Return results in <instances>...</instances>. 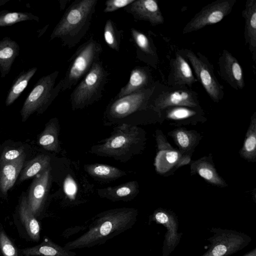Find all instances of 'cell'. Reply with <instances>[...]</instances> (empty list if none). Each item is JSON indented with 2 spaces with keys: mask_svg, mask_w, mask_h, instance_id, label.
I'll list each match as a JSON object with an SVG mask.
<instances>
[{
  "mask_svg": "<svg viewBox=\"0 0 256 256\" xmlns=\"http://www.w3.org/2000/svg\"><path fill=\"white\" fill-rule=\"evenodd\" d=\"M97 2V0H74L54 28L50 40L60 38L69 48L77 45L90 29Z\"/></svg>",
  "mask_w": 256,
  "mask_h": 256,
  "instance_id": "7a4b0ae2",
  "label": "cell"
},
{
  "mask_svg": "<svg viewBox=\"0 0 256 256\" xmlns=\"http://www.w3.org/2000/svg\"><path fill=\"white\" fill-rule=\"evenodd\" d=\"M26 256H74L75 254L64 247L45 239L40 244L22 250Z\"/></svg>",
  "mask_w": 256,
  "mask_h": 256,
  "instance_id": "7402d4cb",
  "label": "cell"
},
{
  "mask_svg": "<svg viewBox=\"0 0 256 256\" xmlns=\"http://www.w3.org/2000/svg\"><path fill=\"white\" fill-rule=\"evenodd\" d=\"M136 181L128 182L116 186L98 190V195L112 200H126L134 198L138 192Z\"/></svg>",
  "mask_w": 256,
  "mask_h": 256,
  "instance_id": "44dd1931",
  "label": "cell"
},
{
  "mask_svg": "<svg viewBox=\"0 0 256 256\" xmlns=\"http://www.w3.org/2000/svg\"><path fill=\"white\" fill-rule=\"evenodd\" d=\"M196 92L188 90H178L162 92L155 100L154 108L163 109L172 106L195 107L198 106Z\"/></svg>",
  "mask_w": 256,
  "mask_h": 256,
  "instance_id": "9a60e30c",
  "label": "cell"
},
{
  "mask_svg": "<svg viewBox=\"0 0 256 256\" xmlns=\"http://www.w3.org/2000/svg\"><path fill=\"white\" fill-rule=\"evenodd\" d=\"M135 0H108L105 2V13L114 12L118 10L124 8L132 3Z\"/></svg>",
  "mask_w": 256,
  "mask_h": 256,
  "instance_id": "d6a6232c",
  "label": "cell"
},
{
  "mask_svg": "<svg viewBox=\"0 0 256 256\" xmlns=\"http://www.w3.org/2000/svg\"><path fill=\"white\" fill-rule=\"evenodd\" d=\"M179 154L176 151L170 150L167 152L165 154V160L166 162L170 164H172L176 162L178 160Z\"/></svg>",
  "mask_w": 256,
  "mask_h": 256,
  "instance_id": "74e56055",
  "label": "cell"
},
{
  "mask_svg": "<svg viewBox=\"0 0 256 256\" xmlns=\"http://www.w3.org/2000/svg\"><path fill=\"white\" fill-rule=\"evenodd\" d=\"M236 0H217L205 6L186 24L184 34L197 31L204 27L217 24L232 11Z\"/></svg>",
  "mask_w": 256,
  "mask_h": 256,
  "instance_id": "9c48e42d",
  "label": "cell"
},
{
  "mask_svg": "<svg viewBox=\"0 0 256 256\" xmlns=\"http://www.w3.org/2000/svg\"><path fill=\"white\" fill-rule=\"evenodd\" d=\"M108 76L102 62L98 60L94 63L70 94L72 110L82 109L98 101L102 96Z\"/></svg>",
  "mask_w": 256,
  "mask_h": 256,
  "instance_id": "5b68a950",
  "label": "cell"
},
{
  "mask_svg": "<svg viewBox=\"0 0 256 256\" xmlns=\"http://www.w3.org/2000/svg\"><path fill=\"white\" fill-rule=\"evenodd\" d=\"M198 174L203 178L210 182L214 180L215 174L210 168L206 166H202L198 168Z\"/></svg>",
  "mask_w": 256,
  "mask_h": 256,
  "instance_id": "8d00e7d4",
  "label": "cell"
},
{
  "mask_svg": "<svg viewBox=\"0 0 256 256\" xmlns=\"http://www.w3.org/2000/svg\"><path fill=\"white\" fill-rule=\"evenodd\" d=\"M38 68L32 67L28 70H23L16 78L8 91L6 100V105L12 104L27 87L28 84L34 74Z\"/></svg>",
  "mask_w": 256,
  "mask_h": 256,
  "instance_id": "603a6c76",
  "label": "cell"
},
{
  "mask_svg": "<svg viewBox=\"0 0 256 256\" xmlns=\"http://www.w3.org/2000/svg\"><path fill=\"white\" fill-rule=\"evenodd\" d=\"M20 50L18 42L8 36L0 40V73L2 78L9 74Z\"/></svg>",
  "mask_w": 256,
  "mask_h": 256,
  "instance_id": "d6986e66",
  "label": "cell"
},
{
  "mask_svg": "<svg viewBox=\"0 0 256 256\" xmlns=\"http://www.w3.org/2000/svg\"><path fill=\"white\" fill-rule=\"evenodd\" d=\"M219 74L222 78L231 87L236 90L242 89L245 86L242 66L231 53L224 50L219 58Z\"/></svg>",
  "mask_w": 256,
  "mask_h": 256,
  "instance_id": "7c38bea8",
  "label": "cell"
},
{
  "mask_svg": "<svg viewBox=\"0 0 256 256\" xmlns=\"http://www.w3.org/2000/svg\"><path fill=\"white\" fill-rule=\"evenodd\" d=\"M130 32L138 58L144 61L146 58L156 56V52L152 42L145 34L134 28L130 29Z\"/></svg>",
  "mask_w": 256,
  "mask_h": 256,
  "instance_id": "4316f807",
  "label": "cell"
},
{
  "mask_svg": "<svg viewBox=\"0 0 256 256\" xmlns=\"http://www.w3.org/2000/svg\"><path fill=\"white\" fill-rule=\"evenodd\" d=\"M24 151L22 149H12L4 152L2 154L0 162H6L14 160L23 154Z\"/></svg>",
  "mask_w": 256,
  "mask_h": 256,
  "instance_id": "836d02e7",
  "label": "cell"
},
{
  "mask_svg": "<svg viewBox=\"0 0 256 256\" xmlns=\"http://www.w3.org/2000/svg\"><path fill=\"white\" fill-rule=\"evenodd\" d=\"M51 168L48 167L34 180L30 188L27 202L34 216L40 212L48 191Z\"/></svg>",
  "mask_w": 256,
  "mask_h": 256,
  "instance_id": "5bb4252c",
  "label": "cell"
},
{
  "mask_svg": "<svg viewBox=\"0 0 256 256\" xmlns=\"http://www.w3.org/2000/svg\"><path fill=\"white\" fill-rule=\"evenodd\" d=\"M242 256H256V248H254Z\"/></svg>",
  "mask_w": 256,
  "mask_h": 256,
  "instance_id": "f35d334b",
  "label": "cell"
},
{
  "mask_svg": "<svg viewBox=\"0 0 256 256\" xmlns=\"http://www.w3.org/2000/svg\"><path fill=\"white\" fill-rule=\"evenodd\" d=\"M180 53L190 62L197 79L211 99L215 102L221 100L224 95V88L216 77L208 60L200 53L196 54L190 50L185 49Z\"/></svg>",
  "mask_w": 256,
  "mask_h": 256,
  "instance_id": "ba28073f",
  "label": "cell"
},
{
  "mask_svg": "<svg viewBox=\"0 0 256 256\" xmlns=\"http://www.w3.org/2000/svg\"><path fill=\"white\" fill-rule=\"evenodd\" d=\"M244 19V37L246 44L252 55L254 60L256 59V0H247L245 8L242 11Z\"/></svg>",
  "mask_w": 256,
  "mask_h": 256,
  "instance_id": "e0dca14e",
  "label": "cell"
},
{
  "mask_svg": "<svg viewBox=\"0 0 256 256\" xmlns=\"http://www.w3.org/2000/svg\"><path fill=\"white\" fill-rule=\"evenodd\" d=\"M124 8L136 20L148 21L153 26L164 22L160 7L154 0H135Z\"/></svg>",
  "mask_w": 256,
  "mask_h": 256,
  "instance_id": "4fadbf2b",
  "label": "cell"
},
{
  "mask_svg": "<svg viewBox=\"0 0 256 256\" xmlns=\"http://www.w3.org/2000/svg\"><path fill=\"white\" fill-rule=\"evenodd\" d=\"M170 66L171 71L169 82H172L171 85L191 87L197 81L190 66L180 54H176L175 58L171 60Z\"/></svg>",
  "mask_w": 256,
  "mask_h": 256,
  "instance_id": "2e32d148",
  "label": "cell"
},
{
  "mask_svg": "<svg viewBox=\"0 0 256 256\" xmlns=\"http://www.w3.org/2000/svg\"><path fill=\"white\" fill-rule=\"evenodd\" d=\"M50 158L40 155L29 161L21 172L20 181L22 182L40 174L50 167Z\"/></svg>",
  "mask_w": 256,
  "mask_h": 256,
  "instance_id": "83f0119b",
  "label": "cell"
},
{
  "mask_svg": "<svg viewBox=\"0 0 256 256\" xmlns=\"http://www.w3.org/2000/svg\"><path fill=\"white\" fill-rule=\"evenodd\" d=\"M9 1L10 0H0V6L5 4Z\"/></svg>",
  "mask_w": 256,
  "mask_h": 256,
  "instance_id": "ab89813d",
  "label": "cell"
},
{
  "mask_svg": "<svg viewBox=\"0 0 256 256\" xmlns=\"http://www.w3.org/2000/svg\"><path fill=\"white\" fill-rule=\"evenodd\" d=\"M18 212L21 220L30 238L34 240H38L40 234V224L30 211L25 196L22 198Z\"/></svg>",
  "mask_w": 256,
  "mask_h": 256,
  "instance_id": "cb8c5ba5",
  "label": "cell"
},
{
  "mask_svg": "<svg viewBox=\"0 0 256 256\" xmlns=\"http://www.w3.org/2000/svg\"><path fill=\"white\" fill-rule=\"evenodd\" d=\"M26 154L10 162H0V190L4 194L14 186L25 162Z\"/></svg>",
  "mask_w": 256,
  "mask_h": 256,
  "instance_id": "ac0fdd59",
  "label": "cell"
},
{
  "mask_svg": "<svg viewBox=\"0 0 256 256\" xmlns=\"http://www.w3.org/2000/svg\"><path fill=\"white\" fill-rule=\"evenodd\" d=\"M58 124L56 118L52 119L39 136L38 144L46 150L56 152L59 150Z\"/></svg>",
  "mask_w": 256,
  "mask_h": 256,
  "instance_id": "d4e9b609",
  "label": "cell"
},
{
  "mask_svg": "<svg viewBox=\"0 0 256 256\" xmlns=\"http://www.w3.org/2000/svg\"><path fill=\"white\" fill-rule=\"evenodd\" d=\"M176 138L178 143L182 148H186L190 146V137L184 132L178 131L176 134Z\"/></svg>",
  "mask_w": 256,
  "mask_h": 256,
  "instance_id": "d590c367",
  "label": "cell"
},
{
  "mask_svg": "<svg viewBox=\"0 0 256 256\" xmlns=\"http://www.w3.org/2000/svg\"><path fill=\"white\" fill-rule=\"evenodd\" d=\"M0 249L4 256H18L16 248L2 231L0 232Z\"/></svg>",
  "mask_w": 256,
  "mask_h": 256,
  "instance_id": "4dcf8cb0",
  "label": "cell"
},
{
  "mask_svg": "<svg viewBox=\"0 0 256 256\" xmlns=\"http://www.w3.org/2000/svg\"><path fill=\"white\" fill-rule=\"evenodd\" d=\"M149 80V72L146 68L135 67L130 72L128 82L120 88L116 98H120L146 88Z\"/></svg>",
  "mask_w": 256,
  "mask_h": 256,
  "instance_id": "ffe728a7",
  "label": "cell"
},
{
  "mask_svg": "<svg viewBox=\"0 0 256 256\" xmlns=\"http://www.w3.org/2000/svg\"><path fill=\"white\" fill-rule=\"evenodd\" d=\"M137 214V210L132 208H116L102 212L85 233L67 243L64 248L70 250L103 244L132 227Z\"/></svg>",
  "mask_w": 256,
  "mask_h": 256,
  "instance_id": "6da1fadb",
  "label": "cell"
},
{
  "mask_svg": "<svg viewBox=\"0 0 256 256\" xmlns=\"http://www.w3.org/2000/svg\"><path fill=\"white\" fill-rule=\"evenodd\" d=\"M208 238V250L200 256H230L246 248L252 241L247 234L234 230L212 228Z\"/></svg>",
  "mask_w": 256,
  "mask_h": 256,
  "instance_id": "52a82bcc",
  "label": "cell"
},
{
  "mask_svg": "<svg viewBox=\"0 0 256 256\" xmlns=\"http://www.w3.org/2000/svg\"><path fill=\"white\" fill-rule=\"evenodd\" d=\"M152 220L166 228L162 246V256H168L180 243L182 234L178 232L176 218L172 212L162 210L154 213Z\"/></svg>",
  "mask_w": 256,
  "mask_h": 256,
  "instance_id": "8fae6325",
  "label": "cell"
},
{
  "mask_svg": "<svg viewBox=\"0 0 256 256\" xmlns=\"http://www.w3.org/2000/svg\"><path fill=\"white\" fill-rule=\"evenodd\" d=\"M58 74L59 72L56 70L38 80L20 110L22 122L35 112H44L58 96L62 90L61 80L55 85Z\"/></svg>",
  "mask_w": 256,
  "mask_h": 256,
  "instance_id": "8992f818",
  "label": "cell"
},
{
  "mask_svg": "<svg viewBox=\"0 0 256 256\" xmlns=\"http://www.w3.org/2000/svg\"><path fill=\"white\" fill-rule=\"evenodd\" d=\"M84 169L90 176L105 180H114L126 174L115 166L101 164H86Z\"/></svg>",
  "mask_w": 256,
  "mask_h": 256,
  "instance_id": "484cf974",
  "label": "cell"
},
{
  "mask_svg": "<svg viewBox=\"0 0 256 256\" xmlns=\"http://www.w3.org/2000/svg\"><path fill=\"white\" fill-rule=\"evenodd\" d=\"M27 20L39 22V18L29 12L0 11V26H10Z\"/></svg>",
  "mask_w": 256,
  "mask_h": 256,
  "instance_id": "f1b7e54d",
  "label": "cell"
},
{
  "mask_svg": "<svg viewBox=\"0 0 256 256\" xmlns=\"http://www.w3.org/2000/svg\"><path fill=\"white\" fill-rule=\"evenodd\" d=\"M152 93L150 88H144L116 98L108 108L107 114L114 118H126L142 108L146 104Z\"/></svg>",
  "mask_w": 256,
  "mask_h": 256,
  "instance_id": "30bf717a",
  "label": "cell"
},
{
  "mask_svg": "<svg viewBox=\"0 0 256 256\" xmlns=\"http://www.w3.org/2000/svg\"><path fill=\"white\" fill-rule=\"evenodd\" d=\"M256 146V138L254 133H250L248 135L245 140L244 150L247 154H251L255 152Z\"/></svg>",
  "mask_w": 256,
  "mask_h": 256,
  "instance_id": "e575fe53",
  "label": "cell"
},
{
  "mask_svg": "<svg viewBox=\"0 0 256 256\" xmlns=\"http://www.w3.org/2000/svg\"><path fill=\"white\" fill-rule=\"evenodd\" d=\"M102 52L100 44L93 36L79 46L68 60L70 62L62 81V92L78 84L90 70L94 64L100 60Z\"/></svg>",
  "mask_w": 256,
  "mask_h": 256,
  "instance_id": "277c9868",
  "label": "cell"
},
{
  "mask_svg": "<svg viewBox=\"0 0 256 256\" xmlns=\"http://www.w3.org/2000/svg\"><path fill=\"white\" fill-rule=\"evenodd\" d=\"M142 140L138 128L122 124L115 128L110 136L102 144L93 146L91 152L126 162L134 154Z\"/></svg>",
  "mask_w": 256,
  "mask_h": 256,
  "instance_id": "3957f363",
  "label": "cell"
},
{
  "mask_svg": "<svg viewBox=\"0 0 256 256\" xmlns=\"http://www.w3.org/2000/svg\"><path fill=\"white\" fill-rule=\"evenodd\" d=\"M195 114V112L190 109L182 106L174 108L168 112L169 118L174 120H182L188 118Z\"/></svg>",
  "mask_w": 256,
  "mask_h": 256,
  "instance_id": "1f68e13d",
  "label": "cell"
},
{
  "mask_svg": "<svg viewBox=\"0 0 256 256\" xmlns=\"http://www.w3.org/2000/svg\"><path fill=\"white\" fill-rule=\"evenodd\" d=\"M122 33L110 19L107 20L104 27V39L107 45L117 52L120 50Z\"/></svg>",
  "mask_w": 256,
  "mask_h": 256,
  "instance_id": "f546056e",
  "label": "cell"
}]
</instances>
